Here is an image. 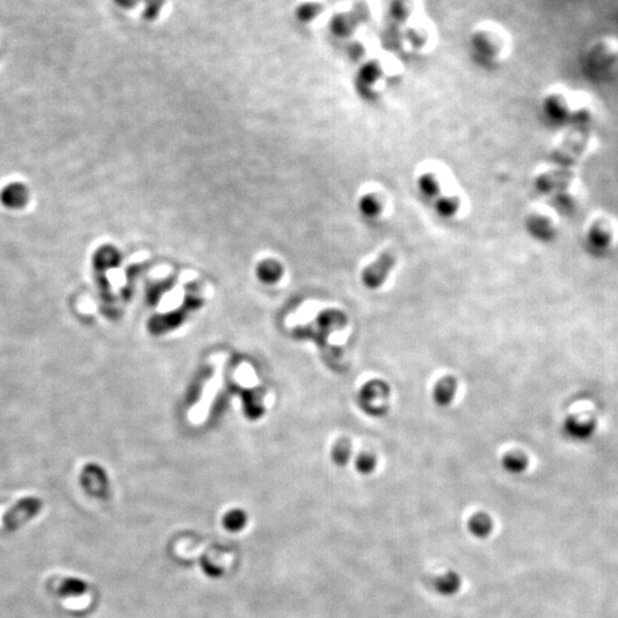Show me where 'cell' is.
Listing matches in <instances>:
<instances>
[{"label": "cell", "instance_id": "1", "mask_svg": "<svg viewBox=\"0 0 618 618\" xmlns=\"http://www.w3.org/2000/svg\"><path fill=\"white\" fill-rule=\"evenodd\" d=\"M540 111L549 124L561 128H593L599 108L592 95L566 85H553L540 100Z\"/></svg>", "mask_w": 618, "mask_h": 618}, {"label": "cell", "instance_id": "8", "mask_svg": "<svg viewBox=\"0 0 618 618\" xmlns=\"http://www.w3.org/2000/svg\"><path fill=\"white\" fill-rule=\"evenodd\" d=\"M564 215L549 202L531 210L524 218L528 235L542 244H551L560 236Z\"/></svg>", "mask_w": 618, "mask_h": 618}, {"label": "cell", "instance_id": "13", "mask_svg": "<svg viewBox=\"0 0 618 618\" xmlns=\"http://www.w3.org/2000/svg\"><path fill=\"white\" fill-rule=\"evenodd\" d=\"M426 13L425 0H388L385 7L388 22L394 31Z\"/></svg>", "mask_w": 618, "mask_h": 618}, {"label": "cell", "instance_id": "23", "mask_svg": "<svg viewBox=\"0 0 618 618\" xmlns=\"http://www.w3.org/2000/svg\"><path fill=\"white\" fill-rule=\"evenodd\" d=\"M419 190L423 193L425 198L430 200H435L439 198L441 193V187L437 176L432 173H425L423 176H419L418 179Z\"/></svg>", "mask_w": 618, "mask_h": 618}, {"label": "cell", "instance_id": "26", "mask_svg": "<svg viewBox=\"0 0 618 618\" xmlns=\"http://www.w3.org/2000/svg\"><path fill=\"white\" fill-rule=\"evenodd\" d=\"M503 466L509 473H522L528 466V458L523 452H511L503 458Z\"/></svg>", "mask_w": 618, "mask_h": 618}, {"label": "cell", "instance_id": "7", "mask_svg": "<svg viewBox=\"0 0 618 618\" xmlns=\"http://www.w3.org/2000/svg\"><path fill=\"white\" fill-rule=\"evenodd\" d=\"M394 32L397 46L401 49L417 54L433 49L439 40L437 23L428 16V13Z\"/></svg>", "mask_w": 618, "mask_h": 618}, {"label": "cell", "instance_id": "28", "mask_svg": "<svg viewBox=\"0 0 618 618\" xmlns=\"http://www.w3.org/2000/svg\"><path fill=\"white\" fill-rule=\"evenodd\" d=\"M143 5V18L146 21H154L161 14L165 0H141Z\"/></svg>", "mask_w": 618, "mask_h": 618}, {"label": "cell", "instance_id": "31", "mask_svg": "<svg viewBox=\"0 0 618 618\" xmlns=\"http://www.w3.org/2000/svg\"><path fill=\"white\" fill-rule=\"evenodd\" d=\"M115 5L123 9H131L137 7L141 3V0H112Z\"/></svg>", "mask_w": 618, "mask_h": 618}, {"label": "cell", "instance_id": "25", "mask_svg": "<svg viewBox=\"0 0 618 618\" xmlns=\"http://www.w3.org/2000/svg\"><path fill=\"white\" fill-rule=\"evenodd\" d=\"M461 207V200L456 196H439L435 203V211L442 218L455 217Z\"/></svg>", "mask_w": 618, "mask_h": 618}, {"label": "cell", "instance_id": "10", "mask_svg": "<svg viewBox=\"0 0 618 618\" xmlns=\"http://www.w3.org/2000/svg\"><path fill=\"white\" fill-rule=\"evenodd\" d=\"M577 174L576 169L561 166L558 164L550 163L533 176V188L549 200L553 195L574 176Z\"/></svg>", "mask_w": 618, "mask_h": 618}, {"label": "cell", "instance_id": "11", "mask_svg": "<svg viewBox=\"0 0 618 618\" xmlns=\"http://www.w3.org/2000/svg\"><path fill=\"white\" fill-rule=\"evenodd\" d=\"M43 509V502L38 497H25L9 507L3 515V528L7 533H14L36 518Z\"/></svg>", "mask_w": 618, "mask_h": 618}, {"label": "cell", "instance_id": "29", "mask_svg": "<svg viewBox=\"0 0 618 618\" xmlns=\"http://www.w3.org/2000/svg\"><path fill=\"white\" fill-rule=\"evenodd\" d=\"M376 457L370 452H360L358 457L356 458V470L363 475L371 474L376 468Z\"/></svg>", "mask_w": 618, "mask_h": 618}, {"label": "cell", "instance_id": "2", "mask_svg": "<svg viewBox=\"0 0 618 618\" xmlns=\"http://www.w3.org/2000/svg\"><path fill=\"white\" fill-rule=\"evenodd\" d=\"M512 34L507 25L492 18L476 22L468 36V45L476 60L485 66H498L512 53Z\"/></svg>", "mask_w": 618, "mask_h": 618}, {"label": "cell", "instance_id": "3", "mask_svg": "<svg viewBox=\"0 0 618 618\" xmlns=\"http://www.w3.org/2000/svg\"><path fill=\"white\" fill-rule=\"evenodd\" d=\"M598 147L597 135L592 128H568L552 145V163L576 169L591 157Z\"/></svg>", "mask_w": 618, "mask_h": 618}, {"label": "cell", "instance_id": "19", "mask_svg": "<svg viewBox=\"0 0 618 618\" xmlns=\"http://www.w3.org/2000/svg\"><path fill=\"white\" fill-rule=\"evenodd\" d=\"M461 586V579L455 571H448L439 576L434 581V588L437 593L444 597H452L459 591Z\"/></svg>", "mask_w": 618, "mask_h": 618}, {"label": "cell", "instance_id": "30", "mask_svg": "<svg viewBox=\"0 0 618 618\" xmlns=\"http://www.w3.org/2000/svg\"><path fill=\"white\" fill-rule=\"evenodd\" d=\"M200 566L203 569L204 574L209 576L211 578H218L222 575V569L220 566L213 564L209 559L203 558L200 560Z\"/></svg>", "mask_w": 618, "mask_h": 618}, {"label": "cell", "instance_id": "12", "mask_svg": "<svg viewBox=\"0 0 618 618\" xmlns=\"http://www.w3.org/2000/svg\"><path fill=\"white\" fill-rule=\"evenodd\" d=\"M331 11L329 0H301L294 7L293 16L299 25L305 27L327 28Z\"/></svg>", "mask_w": 618, "mask_h": 618}, {"label": "cell", "instance_id": "6", "mask_svg": "<svg viewBox=\"0 0 618 618\" xmlns=\"http://www.w3.org/2000/svg\"><path fill=\"white\" fill-rule=\"evenodd\" d=\"M582 67L593 80H603L612 76L618 68V40L602 37L593 40L583 54Z\"/></svg>", "mask_w": 618, "mask_h": 618}, {"label": "cell", "instance_id": "15", "mask_svg": "<svg viewBox=\"0 0 618 618\" xmlns=\"http://www.w3.org/2000/svg\"><path fill=\"white\" fill-rule=\"evenodd\" d=\"M384 75L385 69L382 59L365 60L356 73V86L362 93L372 91L373 86L382 80Z\"/></svg>", "mask_w": 618, "mask_h": 618}, {"label": "cell", "instance_id": "18", "mask_svg": "<svg viewBox=\"0 0 618 618\" xmlns=\"http://www.w3.org/2000/svg\"><path fill=\"white\" fill-rule=\"evenodd\" d=\"M88 591V584L78 577H66L61 579L55 588V592L62 598L82 597Z\"/></svg>", "mask_w": 618, "mask_h": 618}, {"label": "cell", "instance_id": "22", "mask_svg": "<svg viewBox=\"0 0 618 618\" xmlns=\"http://www.w3.org/2000/svg\"><path fill=\"white\" fill-rule=\"evenodd\" d=\"M352 456V443L347 439H341L337 441L332 452H331V459L336 464L337 466L344 467L349 464V459Z\"/></svg>", "mask_w": 618, "mask_h": 618}, {"label": "cell", "instance_id": "20", "mask_svg": "<svg viewBox=\"0 0 618 618\" xmlns=\"http://www.w3.org/2000/svg\"><path fill=\"white\" fill-rule=\"evenodd\" d=\"M492 529H494L492 520L485 513H476L468 521V531L476 538L485 540L492 533Z\"/></svg>", "mask_w": 618, "mask_h": 618}, {"label": "cell", "instance_id": "17", "mask_svg": "<svg viewBox=\"0 0 618 618\" xmlns=\"http://www.w3.org/2000/svg\"><path fill=\"white\" fill-rule=\"evenodd\" d=\"M457 393V380L454 377H444L437 382L434 387V402L440 406H447L452 404Z\"/></svg>", "mask_w": 618, "mask_h": 618}, {"label": "cell", "instance_id": "4", "mask_svg": "<svg viewBox=\"0 0 618 618\" xmlns=\"http://www.w3.org/2000/svg\"><path fill=\"white\" fill-rule=\"evenodd\" d=\"M585 250L594 257H606L618 249V219L607 212L590 215L582 231Z\"/></svg>", "mask_w": 618, "mask_h": 618}, {"label": "cell", "instance_id": "27", "mask_svg": "<svg viewBox=\"0 0 618 618\" xmlns=\"http://www.w3.org/2000/svg\"><path fill=\"white\" fill-rule=\"evenodd\" d=\"M248 516L242 509H233L224 516V527L231 533H238L246 527Z\"/></svg>", "mask_w": 618, "mask_h": 618}, {"label": "cell", "instance_id": "16", "mask_svg": "<svg viewBox=\"0 0 618 618\" xmlns=\"http://www.w3.org/2000/svg\"><path fill=\"white\" fill-rule=\"evenodd\" d=\"M30 198V191L22 182H11L0 191V202L11 210L23 209Z\"/></svg>", "mask_w": 618, "mask_h": 618}, {"label": "cell", "instance_id": "24", "mask_svg": "<svg viewBox=\"0 0 618 618\" xmlns=\"http://www.w3.org/2000/svg\"><path fill=\"white\" fill-rule=\"evenodd\" d=\"M258 274L261 281L266 283H275L282 277L283 268L276 260H266L258 268Z\"/></svg>", "mask_w": 618, "mask_h": 618}, {"label": "cell", "instance_id": "21", "mask_svg": "<svg viewBox=\"0 0 618 618\" xmlns=\"http://www.w3.org/2000/svg\"><path fill=\"white\" fill-rule=\"evenodd\" d=\"M358 210L365 218H377L382 211V200L375 194L363 195L358 200Z\"/></svg>", "mask_w": 618, "mask_h": 618}, {"label": "cell", "instance_id": "5", "mask_svg": "<svg viewBox=\"0 0 618 618\" xmlns=\"http://www.w3.org/2000/svg\"><path fill=\"white\" fill-rule=\"evenodd\" d=\"M325 29L338 42L351 44L372 28L352 0H346L332 6Z\"/></svg>", "mask_w": 618, "mask_h": 618}, {"label": "cell", "instance_id": "14", "mask_svg": "<svg viewBox=\"0 0 618 618\" xmlns=\"http://www.w3.org/2000/svg\"><path fill=\"white\" fill-rule=\"evenodd\" d=\"M397 258L394 252L386 251L377 258L376 261L365 267L362 273V282L371 290L380 288L386 282L388 275L396 265Z\"/></svg>", "mask_w": 618, "mask_h": 618}, {"label": "cell", "instance_id": "9", "mask_svg": "<svg viewBox=\"0 0 618 618\" xmlns=\"http://www.w3.org/2000/svg\"><path fill=\"white\" fill-rule=\"evenodd\" d=\"M588 191L578 173L566 181L549 200L562 215H574L584 207Z\"/></svg>", "mask_w": 618, "mask_h": 618}]
</instances>
